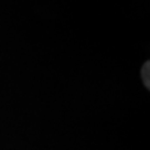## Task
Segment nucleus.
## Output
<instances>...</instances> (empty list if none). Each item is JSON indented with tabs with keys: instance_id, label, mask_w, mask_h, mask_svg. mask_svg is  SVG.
I'll return each instance as SVG.
<instances>
[{
	"instance_id": "1",
	"label": "nucleus",
	"mask_w": 150,
	"mask_h": 150,
	"mask_svg": "<svg viewBox=\"0 0 150 150\" xmlns=\"http://www.w3.org/2000/svg\"><path fill=\"white\" fill-rule=\"evenodd\" d=\"M149 70H150V64L149 62H146L144 64V67H143V70H142V74H143V81L145 84V86H146L148 89L150 88V81H149Z\"/></svg>"
}]
</instances>
